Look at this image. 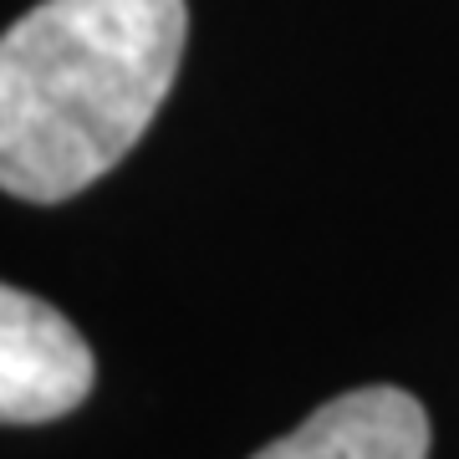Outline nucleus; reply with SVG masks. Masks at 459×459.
Wrapping results in <instances>:
<instances>
[{"mask_svg": "<svg viewBox=\"0 0 459 459\" xmlns=\"http://www.w3.org/2000/svg\"><path fill=\"white\" fill-rule=\"evenodd\" d=\"M98 383L87 337L51 301L0 281V424H51Z\"/></svg>", "mask_w": 459, "mask_h": 459, "instance_id": "2", "label": "nucleus"}, {"mask_svg": "<svg viewBox=\"0 0 459 459\" xmlns=\"http://www.w3.org/2000/svg\"><path fill=\"white\" fill-rule=\"evenodd\" d=\"M250 459H429V413L413 394L373 383L322 403Z\"/></svg>", "mask_w": 459, "mask_h": 459, "instance_id": "3", "label": "nucleus"}, {"mask_svg": "<svg viewBox=\"0 0 459 459\" xmlns=\"http://www.w3.org/2000/svg\"><path fill=\"white\" fill-rule=\"evenodd\" d=\"M184 0H36L0 31V189L62 204L123 164L179 77Z\"/></svg>", "mask_w": 459, "mask_h": 459, "instance_id": "1", "label": "nucleus"}]
</instances>
